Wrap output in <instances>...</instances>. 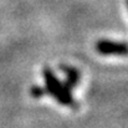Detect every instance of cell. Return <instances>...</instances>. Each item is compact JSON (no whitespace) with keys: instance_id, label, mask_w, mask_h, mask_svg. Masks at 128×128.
Here are the masks:
<instances>
[{"instance_id":"cell-1","label":"cell","mask_w":128,"mask_h":128,"mask_svg":"<svg viewBox=\"0 0 128 128\" xmlns=\"http://www.w3.org/2000/svg\"><path fill=\"white\" fill-rule=\"evenodd\" d=\"M42 78L46 94H50L54 100H56L65 107H68L71 110L78 108L80 103L74 97L71 88L65 84V81H61L48 66H45L42 68Z\"/></svg>"},{"instance_id":"cell-3","label":"cell","mask_w":128,"mask_h":128,"mask_svg":"<svg viewBox=\"0 0 128 128\" xmlns=\"http://www.w3.org/2000/svg\"><path fill=\"white\" fill-rule=\"evenodd\" d=\"M60 70L65 75V84L70 88H75L78 86L81 81V72L76 67L70 65H60Z\"/></svg>"},{"instance_id":"cell-4","label":"cell","mask_w":128,"mask_h":128,"mask_svg":"<svg viewBox=\"0 0 128 128\" xmlns=\"http://www.w3.org/2000/svg\"><path fill=\"white\" fill-rule=\"evenodd\" d=\"M30 94L34 98H41L42 96L46 94V90H45V87H42V86L34 85V86H31V88H30Z\"/></svg>"},{"instance_id":"cell-2","label":"cell","mask_w":128,"mask_h":128,"mask_svg":"<svg viewBox=\"0 0 128 128\" xmlns=\"http://www.w3.org/2000/svg\"><path fill=\"white\" fill-rule=\"evenodd\" d=\"M96 51L102 56H128V42L102 39L94 45Z\"/></svg>"},{"instance_id":"cell-5","label":"cell","mask_w":128,"mask_h":128,"mask_svg":"<svg viewBox=\"0 0 128 128\" xmlns=\"http://www.w3.org/2000/svg\"><path fill=\"white\" fill-rule=\"evenodd\" d=\"M127 8H128V0H127Z\"/></svg>"}]
</instances>
